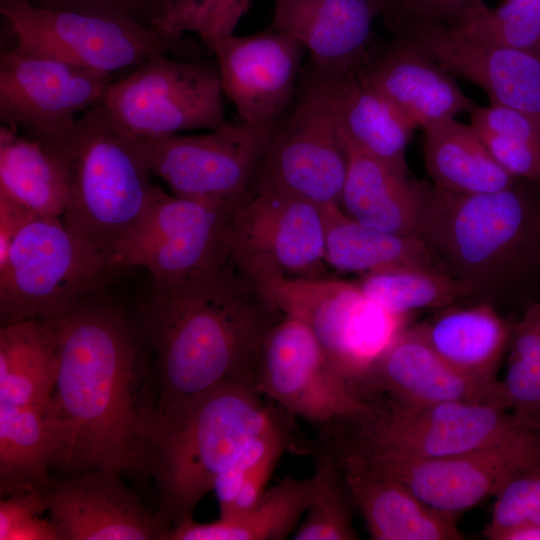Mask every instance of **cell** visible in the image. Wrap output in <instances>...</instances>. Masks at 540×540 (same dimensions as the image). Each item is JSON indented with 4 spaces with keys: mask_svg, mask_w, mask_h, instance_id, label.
Segmentation results:
<instances>
[{
    "mask_svg": "<svg viewBox=\"0 0 540 540\" xmlns=\"http://www.w3.org/2000/svg\"><path fill=\"white\" fill-rule=\"evenodd\" d=\"M111 74L41 54L19 44L0 54V120L40 143L62 137L101 101Z\"/></svg>",
    "mask_w": 540,
    "mask_h": 540,
    "instance_id": "e0dca14e",
    "label": "cell"
},
{
    "mask_svg": "<svg viewBox=\"0 0 540 540\" xmlns=\"http://www.w3.org/2000/svg\"><path fill=\"white\" fill-rule=\"evenodd\" d=\"M0 194L36 215L62 217L67 191L46 148L15 129L0 127Z\"/></svg>",
    "mask_w": 540,
    "mask_h": 540,
    "instance_id": "d6a6232c",
    "label": "cell"
},
{
    "mask_svg": "<svg viewBox=\"0 0 540 540\" xmlns=\"http://www.w3.org/2000/svg\"><path fill=\"white\" fill-rule=\"evenodd\" d=\"M36 5L69 11L136 18L139 9L134 0H30ZM137 19V18H136Z\"/></svg>",
    "mask_w": 540,
    "mask_h": 540,
    "instance_id": "7bdbcfd3",
    "label": "cell"
},
{
    "mask_svg": "<svg viewBox=\"0 0 540 540\" xmlns=\"http://www.w3.org/2000/svg\"><path fill=\"white\" fill-rule=\"evenodd\" d=\"M250 6L251 0H165L148 24L170 39L195 33L211 53L217 41L234 34Z\"/></svg>",
    "mask_w": 540,
    "mask_h": 540,
    "instance_id": "74e56055",
    "label": "cell"
},
{
    "mask_svg": "<svg viewBox=\"0 0 540 540\" xmlns=\"http://www.w3.org/2000/svg\"><path fill=\"white\" fill-rule=\"evenodd\" d=\"M341 140L348 164L340 199L344 213L376 230L417 237L426 182L411 179Z\"/></svg>",
    "mask_w": 540,
    "mask_h": 540,
    "instance_id": "d4e9b609",
    "label": "cell"
},
{
    "mask_svg": "<svg viewBox=\"0 0 540 540\" xmlns=\"http://www.w3.org/2000/svg\"><path fill=\"white\" fill-rule=\"evenodd\" d=\"M237 205L168 194L157 187L136 224L115 247L112 269L145 268L156 285H170L230 258Z\"/></svg>",
    "mask_w": 540,
    "mask_h": 540,
    "instance_id": "30bf717a",
    "label": "cell"
},
{
    "mask_svg": "<svg viewBox=\"0 0 540 540\" xmlns=\"http://www.w3.org/2000/svg\"><path fill=\"white\" fill-rule=\"evenodd\" d=\"M421 327L429 345L450 366L472 378L496 379L512 326L492 303L447 306Z\"/></svg>",
    "mask_w": 540,
    "mask_h": 540,
    "instance_id": "4316f807",
    "label": "cell"
},
{
    "mask_svg": "<svg viewBox=\"0 0 540 540\" xmlns=\"http://www.w3.org/2000/svg\"><path fill=\"white\" fill-rule=\"evenodd\" d=\"M139 313L157 407L223 382L253 385L264 341L284 316L231 256L176 283H152Z\"/></svg>",
    "mask_w": 540,
    "mask_h": 540,
    "instance_id": "7a4b0ae2",
    "label": "cell"
},
{
    "mask_svg": "<svg viewBox=\"0 0 540 540\" xmlns=\"http://www.w3.org/2000/svg\"><path fill=\"white\" fill-rule=\"evenodd\" d=\"M390 31L451 74L480 87L491 103L540 120L539 57L468 38L438 21H407Z\"/></svg>",
    "mask_w": 540,
    "mask_h": 540,
    "instance_id": "ac0fdd59",
    "label": "cell"
},
{
    "mask_svg": "<svg viewBox=\"0 0 540 540\" xmlns=\"http://www.w3.org/2000/svg\"><path fill=\"white\" fill-rule=\"evenodd\" d=\"M216 62L161 54L111 83L101 100L112 119L136 138H154L225 125Z\"/></svg>",
    "mask_w": 540,
    "mask_h": 540,
    "instance_id": "8fae6325",
    "label": "cell"
},
{
    "mask_svg": "<svg viewBox=\"0 0 540 540\" xmlns=\"http://www.w3.org/2000/svg\"><path fill=\"white\" fill-rule=\"evenodd\" d=\"M316 477H286L266 489L247 511L211 523L187 517L174 525L167 540H280L296 531L314 495Z\"/></svg>",
    "mask_w": 540,
    "mask_h": 540,
    "instance_id": "f546056e",
    "label": "cell"
},
{
    "mask_svg": "<svg viewBox=\"0 0 540 540\" xmlns=\"http://www.w3.org/2000/svg\"><path fill=\"white\" fill-rule=\"evenodd\" d=\"M230 256L258 285L327 277L320 207L280 188L250 190L232 217Z\"/></svg>",
    "mask_w": 540,
    "mask_h": 540,
    "instance_id": "5bb4252c",
    "label": "cell"
},
{
    "mask_svg": "<svg viewBox=\"0 0 540 540\" xmlns=\"http://www.w3.org/2000/svg\"><path fill=\"white\" fill-rule=\"evenodd\" d=\"M499 540H540V524H525L505 532Z\"/></svg>",
    "mask_w": 540,
    "mask_h": 540,
    "instance_id": "bcb514c9",
    "label": "cell"
},
{
    "mask_svg": "<svg viewBox=\"0 0 540 540\" xmlns=\"http://www.w3.org/2000/svg\"><path fill=\"white\" fill-rule=\"evenodd\" d=\"M304 50L295 38L271 28L216 42L211 53L223 92L240 120L269 123L286 114L297 94Z\"/></svg>",
    "mask_w": 540,
    "mask_h": 540,
    "instance_id": "d6986e66",
    "label": "cell"
},
{
    "mask_svg": "<svg viewBox=\"0 0 540 540\" xmlns=\"http://www.w3.org/2000/svg\"><path fill=\"white\" fill-rule=\"evenodd\" d=\"M111 270L107 257L61 217L34 215L0 265L1 323L48 319L102 295Z\"/></svg>",
    "mask_w": 540,
    "mask_h": 540,
    "instance_id": "8992f818",
    "label": "cell"
},
{
    "mask_svg": "<svg viewBox=\"0 0 540 540\" xmlns=\"http://www.w3.org/2000/svg\"><path fill=\"white\" fill-rule=\"evenodd\" d=\"M518 180L493 192L457 193L425 184L417 237L452 276L492 300L521 296L540 274V195Z\"/></svg>",
    "mask_w": 540,
    "mask_h": 540,
    "instance_id": "277c9868",
    "label": "cell"
},
{
    "mask_svg": "<svg viewBox=\"0 0 540 540\" xmlns=\"http://www.w3.org/2000/svg\"><path fill=\"white\" fill-rule=\"evenodd\" d=\"M486 538L499 540L508 530L540 524V465L520 472L496 493Z\"/></svg>",
    "mask_w": 540,
    "mask_h": 540,
    "instance_id": "ab89813d",
    "label": "cell"
},
{
    "mask_svg": "<svg viewBox=\"0 0 540 540\" xmlns=\"http://www.w3.org/2000/svg\"><path fill=\"white\" fill-rule=\"evenodd\" d=\"M6 540H61V537L52 520L36 516L11 530Z\"/></svg>",
    "mask_w": 540,
    "mask_h": 540,
    "instance_id": "f6af8a7d",
    "label": "cell"
},
{
    "mask_svg": "<svg viewBox=\"0 0 540 540\" xmlns=\"http://www.w3.org/2000/svg\"><path fill=\"white\" fill-rule=\"evenodd\" d=\"M47 510L43 489H35L12 494L0 502V540H6L16 526L39 516Z\"/></svg>",
    "mask_w": 540,
    "mask_h": 540,
    "instance_id": "b9f144b4",
    "label": "cell"
},
{
    "mask_svg": "<svg viewBox=\"0 0 540 540\" xmlns=\"http://www.w3.org/2000/svg\"><path fill=\"white\" fill-rule=\"evenodd\" d=\"M251 383L223 382L162 407L147 417L144 473L156 483L158 513L171 528L213 490L217 478L258 435L292 423Z\"/></svg>",
    "mask_w": 540,
    "mask_h": 540,
    "instance_id": "3957f363",
    "label": "cell"
},
{
    "mask_svg": "<svg viewBox=\"0 0 540 540\" xmlns=\"http://www.w3.org/2000/svg\"><path fill=\"white\" fill-rule=\"evenodd\" d=\"M288 451H309L292 423L252 439L215 482L213 490L220 518L239 515L255 505L279 460Z\"/></svg>",
    "mask_w": 540,
    "mask_h": 540,
    "instance_id": "836d02e7",
    "label": "cell"
},
{
    "mask_svg": "<svg viewBox=\"0 0 540 540\" xmlns=\"http://www.w3.org/2000/svg\"><path fill=\"white\" fill-rule=\"evenodd\" d=\"M424 131V159L434 186L471 194L499 191L519 180L498 164L473 125L452 119Z\"/></svg>",
    "mask_w": 540,
    "mask_h": 540,
    "instance_id": "4dcf8cb0",
    "label": "cell"
},
{
    "mask_svg": "<svg viewBox=\"0 0 540 540\" xmlns=\"http://www.w3.org/2000/svg\"><path fill=\"white\" fill-rule=\"evenodd\" d=\"M46 320L58 350V372L45 409L61 443L57 467L144 470L142 429L157 407L154 362L139 324L102 295Z\"/></svg>",
    "mask_w": 540,
    "mask_h": 540,
    "instance_id": "6da1fadb",
    "label": "cell"
},
{
    "mask_svg": "<svg viewBox=\"0 0 540 540\" xmlns=\"http://www.w3.org/2000/svg\"><path fill=\"white\" fill-rule=\"evenodd\" d=\"M260 287L283 315L311 330L358 394L375 363L408 328V315L380 306L356 282L278 277Z\"/></svg>",
    "mask_w": 540,
    "mask_h": 540,
    "instance_id": "ba28073f",
    "label": "cell"
},
{
    "mask_svg": "<svg viewBox=\"0 0 540 540\" xmlns=\"http://www.w3.org/2000/svg\"><path fill=\"white\" fill-rule=\"evenodd\" d=\"M282 119V118H281ZM280 120H239L201 135L136 138L152 175L180 197L238 205Z\"/></svg>",
    "mask_w": 540,
    "mask_h": 540,
    "instance_id": "9a60e30c",
    "label": "cell"
},
{
    "mask_svg": "<svg viewBox=\"0 0 540 540\" xmlns=\"http://www.w3.org/2000/svg\"><path fill=\"white\" fill-rule=\"evenodd\" d=\"M320 209L326 262L338 271L364 275L399 266H419L447 272L418 237L367 227L347 216L338 204Z\"/></svg>",
    "mask_w": 540,
    "mask_h": 540,
    "instance_id": "83f0119b",
    "label": "cell"
},
{
    "mask_svg": "<svg viewBox=\"0 0 540 540\" xmlns=\"http://www.w3.org/2000/svg\"><path fill=\"white\" fill-rule=\"evenodd\" d=\"M338 466L355 508L359 510L366 523L371 539L465 538L457 526V514L429 507L392 479L356 467Z\"/></svg>",
    "mask_w": 540,
    "mask_h": 540,
    "instance_id": "484cf974",
    "label": "cell"
},
{
    "mask_svg": "<svg viewBox=\"0 0 540 540\" xmlns=\"http://www.w3.org/2000/svg\"><path fill=\"white\" fill-rule=\"evenodd\" d=\"M340 466L392 479L429 507L457 514L474 507L522 471L540 465V432L528 429L495 444L450 457L419 458L333 440Z\"/></svg>",
    "mask_w": 540,
    "mask_h": 540,
    "instance_id": "52a82bcc",
    "label": "cell"
},
{
    "mask_svg": "<svg viewBox=\"0 0 540 540\" xmlns=\"http://www.w3.org/2000/svg\"><path fill=\"white\" fill-rule=\"evenodd\" d=\"M41 144L56 160L65 181L63 222L109 261L158 187L151 183L136 138L99 101L62 137Z\"/></svg>",
    "mask_w": 540,
    "mask_h": 540,
    "instance_id": "5b68a950",
    "label": "cell"
},
{
    "mask_svg": "<svg viewBox=\"0 0 540 540\" xmlns=\"http://www.w3.org/2000/svg\"><path fill=\"white\" fill-rule=\"evenodd\" d=\"M164 1L165 0H134L140 12L149 9L152 11L151 16L160 8Z\"/></svg>",
    "mask_w": 540,
    "mask_h": 540,
    "instance_id": "7dc6e473",
    "label": "cell"
},
{
    "mask_svg": "<svg viewBox=\"0 0 540 540\" xmlns=\"http://www.w3.org/2000/svg\"><path fill=\"white\" fill-rule=\"evenodd\" d=\"M347 155L321 80L309 63L255 170L250 190L275 187L319 207L338 204Z\"/></svg>",
    "mask_w": 540,
    "mask_h": 540,
    "instance_id": "7c38bea8",
    "label": "cell"
},
{
    "mask_svg": "<svg viewBox=\"0 0 540 540\" xmlns=\"http://www.w3.org/2000/svg\"><path fill=\"white\" fill-rule=\"evenodd\" d=\"M483 0H381L384 25L391 30L400 23L424 20L438 21L448 26Z\"/></svg>",
    "mask_w": 540,
    "mask_h": 540,
    "instance_id": "60d3db41",
    "label": "cell"
},
{
    "mask_svg": "<svg viewBox=\"0 0 540 540\" xmlns=\"http://www.w3.org/2000/svg\"><path fill=\"white\" fill-rule=\"evenodd\" d=\"M358 75L416 128L425 130L476 107L448 70L397 37L381 49L373 45Z\"/></svg>",
    "mask_w": 540,
    "mask_h": 540,
    "instance_id": "603a6c76",
    "label": "cell"
},
{
    "mask_svg": "<svg viewBox=\"0 0 540 540\" xmlns=\"http://www.w3.org/2000/svg\"><path fill=\"white\" fill-rule=\"evenodd\" d=\"M58 372L57 340L44 319L2 325L0 406L45 409Z\"/></svg>",
    "mask_w": 540,
    "mask_h": 540,
    "instance_id": "f1b7e54d",
    "label": "cell"
},
{
    "mask_svg": "<svg viewBox=\"0 0 540 540\" xmlns=\"http://www.w3.org/2000/svg\"><path fill=\"white\" fill-rule=\"evenodd\" d=\"M34 215L36 214L0 194V265L7 258L16 235Z\"/></svg>",
    "mask_w": 540,
    "mask_h": 540,
    "instance_id": "ee69618b",
    "label": "cell"
},
{
    "mask_svg": "<svg viewBox=\"0 0 540 540\" xmlns=\"http://www.w3.org/2000/svg\"><path fill=\"white\" fill-rule=\"evenodd\" d=\"M253 386L291 417L326 429L370 410L330 362L311 330L284 315L268 333Z\"/></svg>",
    "mask_w": 540,
    "mask_h": 540,
    "instance_id": "2e32d148",
    "label": "cell"
},
{
    "mask_svg": "<svg viewBox=\"0 0 540 540\" xmlns=\"http://www.w3.org/2000/svg\"><path fill=\"white\" fill-rule=\"evenodd\" d=\"M318 74L340 137L360 151L409 174L406 151L416 128L357 72L330 73L308 61Z\"/></svg>",
    "mask_w": 540,
    "mask_h": 540,
    "instance_id": "cb8c5ba5",
    "label": "cell"
},
{
    "mask_svg": "<svg viewBox=\"0 0 540 540\" xmlns=\"http://www.w3.org/2000/svg\"><path fill=\"white\" fill-rule=\"evenodd\" d=\"M314 471L316 486L305 518L294 533L295 540H354L355 507L339 466L318 452Z\"/></svg>",
    "mask_w": 540,
    "mask_h": 540,
    "instance_id": "f35d334b",
    "label": "cell"
},
{
    "mask_svg": "<svg viewBox=\"0 0 540 540\" xmlns=\"http://www.w3.org/2000/svg\"><path fill=\"white\" fill-rule=\"evenodd\" d=\"M364 415L322 432L394 453L441 458L464 454L531 429L509 410L486 404H406L385 399ZM534 430V429H532Z\"/></svg>",
    "mask_w": 540,
    "mask_h": 540,
    "instance_id": "9c48e42d",
    "label": "cell"
},
{
    "mask_svg": "<svg viewBox=\"0 0 540 540\" xmlns=\"http://www.w3.org/2000/svg\"><path fill=\"white\" fill-rule=\"evenodd\" d=\"M59 435L45 409L0 406L1 492L44 489L60 457Z\"/></svg>",
    "mask_w": 540,
    "mask_h": 540,
    "instance_id": "1f68e13d",
    "label": "cell"
},
{
    "mask_svg": "<svg viewBox=\"0 0 540 540\" xmlns=\"http://www.w3.org/2000/svg\"><path fill=\"white\" fill-rule=\"evenodd\" d=\"M119 474L91 470L43 489L61 540H167L171 525L148 511Z\"/></svg>",
    "mask_w": 540,
    "mask_h": 540,
    "instance_id": "ffe728a7",
    "label": "cell"
},
{
    "mask_svg": "<svg viewBox=\"0 0 540 540\" xmlns=\"http://www.w3.org/2000/svg\"><path fill=\"white\" fill-rule=\"evenodd\" d=\"M505 377L501 380L509 411L540 432V298L512 326Z\"/></svg>",
    "mask_w": 540,
    "mask_h": 540,
    "instance_id": "d590c367",
    "label": "cell"
},
{
    "mask_svg": "<svg viewBox=\"0 0 540 540\" xmlns=\"http://www.w3.org/2000/svg\"><path fill=\"white\" fill-rule=\"evenodd\" d=\"M361 395L383 394L406 404L465 402L508 409L502 382L469 377L446 363L421 324L408 327L370 370Z\"/></svg>",
    "mask_w": 540,
    "mask_h": 540,
    "instance_id": "44dd1931",
    "label": "cell"
},
{
    "mask_svg": "<svg viewBox=\"0 0 540 540\" xmlns=\"http://www.w3.org/2000/svg\"><path fill=\"white\" fill-rule=\"evenodd\" d=\"M380 14L381 0H274L269 28L295 38L318 68L344 74L367 59Z\"/></svg>",
    "mask_w": 540,
    "mask_h": 540,
    "instance_id": "7402d4cb",
    "label": "cell"
},
{
    "mask_svg": "<svg viewBox=\"0 0 540 540\" xmlns=\"http://www.w3.org/2000/svg\"><path fill=\"white\" fill-rule=\"evenodd\" d=\"M371 300L389 311L409 315L427 308H445L472 288L451 274L433 268L399 266L362 275L356 282Z\"/></svg>",
    "mask_w": 540,
    "mask_h": 540,
    "instance_id": "e575fe53",
    "label": "cell"
},
{
    "mask_svg": "<svg viewBox=\"0 0 540 540\" xmlns=\"http://www.w3.org/2000/svg\"><path fill=\"white\" fill-rule=\"evenodd\" d=\"M0 12L17 44L107 74L182 44L132 17L52 9L30 0H0Z\"/></svg>",
    "mask_w": 540,
    "mask_h": 540,
    "instance_id": "4fadbf2b",
    "label": "cell"
},
{
    "mask_svg": "<svg viewBox=\"0 0 540 540\" xmlns=\"http://www.w3.org/2000/svg\"><path fill=\"white\" fill-rule=\"evenodd\" d=\"M450 27L468 38L540 58V0H506L495 8L482 2Z\"/></svg>",
    "mask_w": 540,
    "mask_h": 540,
    "instance_id": "8d00e7d4",
    "label": "cell"
}]
</instances>
